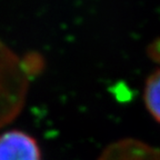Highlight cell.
Wrapping results in <instances>:
<instances>
[{"label":"cell","mask_w":160,"mask_h":160,"mask_svg":"<svg viewBox=\"0 0 160 160\" xmlns=\"http://www.w3.org/2000/svg\"><path fill=\"white\" fill-rule=\"evenodd\" d=\"M143 99L151 116L160 122V69L148 77L145 85Z\"/></svg>","instance_id":"3957f363"},{"label":"cell","mask_w":160,"mask_h":160,"mask_svg":"<svg viewBox=\"0 0 160 160\" xmlns=\"http://www.w3.org/2000/svg\"><path fill=\"white\" fill-rule=\"evenodd\" d=\"M0 160H42L37 140L19 129L0 135Z\"/></svg>","instance_id":"7a4b0ae2"},{"label":"cell","mask_w":160,"mask_h":160,"mask_svg":"<svg viewBox=\"0 0 160 160\" xmlns=\"http://www.w3.org/2000/svg\"><path fill=\"white\" fill-rule=\"evenodd\" d=\"M31 63L35 61L21 59L0 42V126L19 112L33 70L30 68Z\"/></svg>","instance_id":"6da1fadb"}]
</instances>
